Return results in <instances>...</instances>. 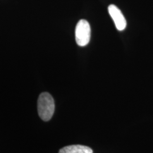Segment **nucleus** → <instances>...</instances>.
<instances>
[{
	"instance_id": "f257e3e1",
	"label": "nucleus",
	"mask_w": 153,
	"mask_h": 153,
	"mask_svg": "<svg viewBox=\"0 0 153 153\" xmlns=\"http://www.w3.org/2000/svg\"><path fill=\"white\" fill-rule=\"evenodd\" d=\"M55 108V101L51 94L42 93L38 100V111L40 117L45 121H49L53 115Z\"/></svg>"
},
{
	"instance_id": "f03ea898",
	"label": "nucleus",
	"mask_w": 153,
	"mask_h": 153,
	"mask_svg": "<svg viewBox=\"0 0 153 153\" xmlns=\"http://www.w3.org/2000/svg\"><path fill=\"white\" fill-rule=\"evenodd\" d=\"M75 36L76 44L80 47L88 45L90 40L91 28L89 23L85 19H81L76 24Z\"/></svg>"
},
{
	"instance_id": "7ed1b4c3",
	"label": "nucleus",
	"mask_w": 153,
	"mask_h": 153,
	"mask_svg": "<svg viewBox=\"0 0 153 153\" xmlns=\"http://www.w3.org/2000/svg\"><path fill=\"white\" fill-rule=\"evenodd\" d=\"M108 10L116 28L119 31H123L126 27V21L120 10L115 5H110Z\"/></svg>"
},
{
	"instance_id": "20e7f679",
	"label": "nucleus",
	"mask_w": 153,
	"mask_h": 153,
	"mask_svg": "<svg viewBox=\"0 0 153 153\" xmlns=\"http://www.w3.org/2000/svg\"><path fill=\"white\" fill-rule=\"evenodd\" d=\"M59 153H93V152L91 148L88 146L74 145L61 149Z\"/></svg>"
}]
</instances>
